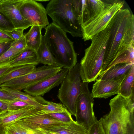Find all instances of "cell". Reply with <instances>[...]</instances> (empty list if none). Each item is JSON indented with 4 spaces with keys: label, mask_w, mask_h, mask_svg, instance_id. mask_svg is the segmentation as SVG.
<instances>
[{
    "label": "cell",
    "mask_w": 134,
    "mask_h": 134,
    "mask_svg": "<svg viewBox=\"0 0 134 134\" xmlns=\"http://www.w3.org/2000/svg\"><path fill=\"white\" fill-rule=\"evenodd\" d=\"M107 26L110 35L100 74L107 69L114 60L131 44H134V16L128 9L119 10Z\"/></svg>",
    "instance_id": "cell-1"
},
{
    "label": "cell",
    "mask_w": 134,
    "mask_h": 134,
    "mask_svg": "<svg viewBox=\"0 0 134 134\" xmlns=\"http://www.w3.org/2000/svg\"><path fill=\"white\" fill-rule=\"evenodd\" d=\"M134 96L118 94L111 99L110 111L99 120L105 134H134Z\"/></svg>",
    "instance_id": "cell-2"
},
{
    "label": "cell",
    "mask_w": 134,
    "mask_h": 134,
    "mask_svg": "<svg viewBox=\"0 0 134 134\" xmlns=\"http://www.w3.org/2000/svg\"><path fill=\"white\" fill-rule=\"evenodd\" d=\"M110 30L108 26L91 39L90 46L85 49L80 65V73L83 82L96 80L101 72Z\"/></svg>",
    "instance_id": "cell-3"
},
{
    "label": "cell",
    "mask_w": 134,
    "mask_h": 134,
    "mask_svg": "<svg viewBox=\"0 0 134 134\" xmlns=\"http://www.w3.org/2000/svg\"><path fill=\"white\" fill-rule=\"evenodd\" d=\"M44 28L46 43L55 58L57 66L69 70L73 68L77 62L73 42L68 38L66 33L52 23Z\"/></svg>",
    "instance_id": "cell-4"
},
{
    "label": "cell",
    "mask_w": 134,
    "mask_h": 134,
    "mask_svg": "<svg viewBox=\"0 0 134 134\" xmlns=\"http://www.w3.org/2000/svg\"><path fill=\"white\" fill-rule=\"evenodd\" d=\"M72 0H51L46 8L52 23L73 37H82L81 26L72 7Z\"/></svg>",
    "instance_id": "cell-5"
},
{
    "label": "cell",
    "mask_w": 134,
    "mask_h": 134,
    "mask_svg": "<svg viewBox=\"0 0 134 134\" xmlns=\"http://www.w3.org/2000/svg\"><path fill=\"white\" fill-rule=\"evenodd\" d=\"M80 63H77L68 72L60 84L57 97L71 115L76 116V103L80 93L82 81Z\"/></svg>",
    "instance_id": "cell-6"
},
{
    "label": "cell",
    "mask_w": 134,
    "mask_h": 134,
    "mask_svg": "<svg viewBox=\"0 0 134 134\" xmlns=\"http://www.w3.org/2000/svg\"><path fill=\"white\" fill-rule=\"evenodd\" d=\"M106 3L103 10L98 15L81 26L82 39L85 41L91 39L96 35L106 28L111 20L123 7L124 1H112Z\"/></svg>",
    "instance_id": "cell-7"
},
{
    "label": "cell",
    "mask_w": 134,
    "mask_h": 134,
    "mask_svg": "<svg viewBox=\"0 0 134 134\" xmlns=\"http://www.w3.org/2000/svg\"><path fill=\"white\" fill-rule=\"evenodd\" d=\"M62 69L58 66L44 65L28 74L1 84L0 87L21 91L54 75Z\"/></svg>",
    "instance_id": "cell-8"
},
{
    "label": "cell",
    "mask_w": 134,
    "mask_h": 134,
    "mask_svg": "<svg viewBox=\"0 0 134 134\" xmlns=\"http://www.w3.org/2000/svg\"><path fill=\"white\" fill-rule=\"evenodd\" d=\"M94 99L88 83L82 81L81 91L76 103V121L87 131L97 120L93 110Z\"/></svg>",
    "instance_id": "cell-9"
},
{
    "label": "cell",
    "mask_w": 134,
    "mask_h": 134,
    "mask_svg": "<svg viewBox=\"0 0 134 134\" xmlns=\"http://www.w3.org/2000/svg\"><path fill=\"white\" fill-rule=\"evenodd\" d=\"M16 121L30 131L45 130L68 123L53 118L43 110H40Z\"/></svg>",
    "instance_id": "cell-10"
},
{
    "label": "cell",
    "mask_w": 134,
    "mask_h": 134,
    "mask_svg": "<svg viewBox=\"0 0 134 134\" xmlns=\"http://www.w3.org/2000/svg\"><path fill=\"white\" fill-rule=\"evenodd\" d=\"M20 11L31 26L39 25L44 28L49 24L46 9L41 3L35 0H24Z\"/></svg>",
    "instance_id": "cell-11"
},
{
    "label": "cell",
    "mask_w": 134,
    "mask_h": 134,
    "mask_svg": "<svg viewBox=\"0 0 134 134\" xmlns=\"http://www.w3.org/2000/svg\"><path fill=\"white\" fill-rule=\"evenodd\" d=\"M24 0H0V12L8 19L15 29H26L29 22L21 15L20 9Z\"/></svg>",
    "instance_id": "cell-12"
},
{
    "label": "cell",
    "mask_w": 134,
    "mask_h": 134,
    "mask_svg": "<svg viewBox=\"0 0 134 134\" xmlns=\"http://www.w3.org/2000/svg\"><path fill=\"white\" fill-rule=\"evenodd\" d=\"M126 75L110 79H97L93 85L91 92L93 98H107L119 94L121 84Z\"/></svg>",
    "instance_id": "cell-13"
},
{
    "label": "cell",
    "mask_w": 134,
    "mask_h": 134,
    "mask_svg": "<svg viewBox=\"0 0 134 134\" xmlns=\"http://www.w3.org/2000/svg\"><path fill=\"white\" fill-rule=\"evenodd\" d=\"M69 70L62 68L54 75L24 90L25 92L33 96H43L53 88L58 86L62 82Z\"/></svg>",
    "instance_id": "cell-14"
},
{
    "label": "cell",
    "mask_w": 134,
    "mask_h": 134,
    "mask_svg": "<svg viewBox=\"0 0 134 134\" xmlns=\"http://www.w3.org/2000/svg\"><path fill=\"white\" fill-rule=\"evenodd\" d=\"M40 110H41L28 105L16 110L2 111L0 113V134H4L5 126Z\"/></svg>",
    "instance_id": "cell-15"
},
{
    "label": "cell",
    "mask_w": 134,
    "mask_h": 134,
    "mask_svg": "<svg viewBox=\"0 0 134 134\" xmlns=\"http://www.w3.org/2000/svg\"><path fill=\"white\" fill-rule=\"evenodd\" d=\"M38 64V57L36 51L26 47L4 65H9L15 67L27 65L36 66Z\"/></svg>",
    "instance_id": "cell-16"
},
{
    "label": "cell",
    "mask_w": 134,
    "mask_h": 134,
    "mask_svg": "<svg viewBox=\"0 0 134 134\" xmlns=\"http://www.w3.org/2000/svg\"><path fill=\"white\" fill-rule=\"evenodd\" d=\"M1 88L14 97L40 110H42L48 101L41 96H33L20 91L4 87Z\"/></svg>",
    "instance_id": "cell-17"
},
{
    "label": "cell",
    "mask_w": 134,
    "mask_h": 134,
    "mask_svg": "<svg viewBox=\"0 0 134 134\" xmlns=\"http://www.w3.org/2000/svg\"><path fill=\"white\" fill-rule=\"evenodd\" d=\"M47 132L55 134H87V131L81 125L74 120L69 123L45 130L31 132Z\"/></svg>",
    "instance_id": "cell-18"
},
{
    "label": "cell",
    "mask_w": 134,
    "mask_h": 134,
    "mask_svg": "<svg viewBox=\"0 0 134 134\" xmlns=\"http://www.w3.org/2000/svg\"><path fill=\"white\" fill-rule=\"evenodd\" d=\"M106 3L101 0H86V4L81 26L99 14L104 9Z\"/></svg>",
    "instance_id": "cell-19"
},
{
    "label": "cell",
    "mask_w": 134,
    "mask_h": 134,
    "mask_svg": "<svg viewBox=\"0 0 134 134\" xmlns=\"http://www.w3.org/2000/svg\"><path fill=\"white\" fill-rule=\"evenodd\" d=\"M134 64L126 63L114 65L100 74L97 79L106 80L116 77L121 75H126Z\"/></svg>",
    "instance_id": "cell-20"
},
{
    "label": "cell",
    "mask_w": 134,
    "mask_h": 134,
    "mask_svg": "<svg viewBox=\"0 0 134 134\" xmlns=\"http://www.w3.org/2000/svg\"><path fill=\"white\" fill-rule=\"evenodd\" d=\"M43 28L39 25L32 26L28 32L24 35L27 47L37 51L41 43L42 36L41 30Z\"/></svg>",
    "instance_id": "cell-21"
},
{
    "label": "cell",
    "mask_w": 134,
    "mask_h": 134,
    "mask_svg": "<svg viewBox=\"0 0 134 134\" xmlns=\"http://www.w3.org/2000/svg\"><path fill=\"white\" fill-rule=\"evenodd\" d=\"M36 52L39 64L57 66L55 58L48 49L44 35L42 36L41 44Z\"/></svg>",
    "instance_id": "cell-22"
},
{
    "label": "cell",
    "mask_w": 134,
    "mask_h": 134,
    "mask_svg": "<svg viewBox=\"0 0 134 134\" xmlns=\"http://www.w3.org/2000/svg\"><path fill=\"white\" fill-rule=\"evenodd\" d=\"M36 66L27 65L14 67L0 77V85L17 77L28 74L34 70Z\"/></svg>",
    "instance_id": "cell-23"
},
{
    "label": "cell",
    "mask_w": 134,
    "mask_h": 134,
    "mask_svg": "<svg viewBox=\"0 0 134 134\" xmlns=\"http://www.w3.org/2000/svg\"><path fill=\"white\" fill-rule=\"evenodd\" d=\"M134 65L131 67L122 82L119 94L126 98H129L134 92Z\"/></svg>",
    "instance_id": "cell-24"
},
{
    "label": "cell",
    "mask_w": 134,
    "mask_h": 134,
    "mask_svg": "<svg viewBox=\"0 0 134 134\" xmlns=\"http://www.w3.org/2000/svg\"><path fill=\"white\" fill-rule=\"evenodd\" d=\"M134 44H131L124 52L117 57L108 68L115 64L122 63L134 64Z\"/></svg>",
    "instance_id": "cell-25"
},
{
    "label": "cell",
    "mask_w": 134,
    "mask_h": 134,
    "mask_svg": "<svg viewBox=\"0 0 134 134\" xmlns=\"http://www.w3.org/2000/svg\"><path fill=\"white\" fill-rule=\"evenodd\" d=\"M86 4V0H72V7L74 13L81 26Z\"/></svg>",
    "instance_id": "cell-26"
},
{
    "label": "cell",
    "mask_w": 134,
    "mask_h": 134,
    "mask_svg": "<svg viewBox=\"0 0 134 134\" xmlns=\"http://www.w3.org/2000/svg\"><path fill=\"white\" fill-rule=\"evenodd\" d=\"M42 110L48 113H62L68 110L63 104L55 103L52 102L47 101L44 105Z\"/></svg>",
    "instance_id": "cell-27"
},
{
    "label": "cell",
    "mask_w": 134,
    "mask_h": 134,
    "mask_svg": "<svg viewBox=\"0 0 134 134\" xmlns=\"http://www.w3.org/2000/svg\"><path fill=\"white\" fill-rule=\"evenodd\" d=\"M22 52L16 50L10 46L8 50L0 56V66H5L6 64Z\"/></svg>",
    "instance_id": "cell-28"
},
{
    "label": "cell",
    "mask_w": 134,
    "mask_h": 134,
    "mask_svg": "<svg viewBox=\"0 0 134 134\" xmlns=\"http://www.w3.org/2000/svg\"><path fill=\"white\" fill-rule=\"evenodd\" d=\"M0 101L7 104L8 106V109L9 110H16L25 107L30 105L16 98L12 100L0 99Z\"/></svg>",
    "instance_id": "cell-29"
},
{
    "label": "cell",
    "mask_w": 134,
    "mask_h": 134,
    "mask_svg": "<svg viewBox=\"0 0 134 134\" xmlns=\"http://www.w3.org/2000/svg\"><path fill=\"white\" fill-rule=\"evenodd\" d=\"M48 114L53 118L65 123H69L74 120L71 114L68 110L62 113H50Z\"/></svg>",
    "instance_id": "cell-30"
},
{
    "label": "cell",
    "mask_w": 134,
    "mask_h": 134,
    "mask_svg": "<svg viewBox=\"0 0 134 134\" xmlns=\"http://www.w3.org/2000/svg\"><path fill=\"white\" fill-rule=\"evenodd\" d=\"M14 29L13 25L8 19L0 12V30L5 32L9 31Z\"/></svg>",
    "instance_id": "cell-31"
},
{
    "label": "cell",
    "mask_w": 134,
    "mask_h": 134,
    "mask_svg": "<svg viewBox=\"0 0 134 134\" xmlns=\"http://www.w3.org/2000/svg\"><path fill=\"white\" fill-rule=\"evenodd\" d=\"M10 46L19 51L22 52L27 47L24 35L18 40L13 41Z\"/></svg>",
    "instance_id": "cell-32"
},
{
    "label": "cell",
    "mask_w": 134,
    "mask_h": 134,
    "mask_svg": "<svg viewBox=\"0 0 134 134\" xmlns=\"http://www.w3.org/2000/svg\"><path fill=\"white\" fill-rule=\"evenodd\" d=\"M87 134H105L99 120H98L90 127Z\"/></svg>",
    "instance_id": "cell-33"
},
{
    "label": "cell",
    "mask_w": 134,
    "mask_h": 134,
    "mask_svg": "<svg viewBox=\"0 0 134 134\" xmlns=\"http://www.w3.org/2000/svg\"><path fill=\"white\" fill-rule=\"evenodd\" d=\"M24 30L23 29L14 28L11 31L6 32L12 38L13 41H15L18 40L24 35Z\"/></svg>",
    "instance_id": "cell-34"
},
{
    "label": "cell",
    "mask_w": 134,
    "mask_h": 134,
    "mask_svg": "<svg viewBox=\"0 0 134 134\" xmlns=\"http://www.w3.org/2000/svg\"><path fill=\"white\" fill-rule=\"evenodd\" d=\"M16 98L0 87V99L12 100Z\"/></svg>",
    "instance_id": "cell-35"
},
{
    "label": "cell",
    "mask_w": 134,
    "mask_h": 134,
    "mask_svg": "<svg viewBox=\"0 0 134 134\" xmlns=\"http://www.w3.org/2000/svg\"><path fill=\"white\" fill-rule=\"evenodd\" d=\"M20 134H30L28 131L17 121L12 124Z\"/></svg>",
    "instance_id": "cell-36"
},
{
    "label": "cell",
    "mask_w": 134,
    "mask_h": 134,
    "mask_svg": "<svg viewBox=\"0 0 134 134\" xmlns=\"http://www.w3.org/2000/svg\"><path fill=\"white\" fill-rule=\"evenodd\" d=\"M12 41V38L6 32L0 30V43Z\"/></svg>",
    "instance_id": "cell-37"
},
{
    "label": "cell",
    "mask_w": 134,
    "mask_h": 134,
    "mask_svg": "<svg viewBox=\"0 0 134 134\" xmlns=\"http://www.w3.org/2000/svg\"><path fill=\"white\" fill-rule=\"evenodd\" d=\"M4 134H20L17 131L14 126L12 124H11L5 127Z\"/></svg>",
    "instance_id": "cell-38"
},
{
    "label": "cell",
    "mask_w": 134,
    "mask_h": 134,
    "mask_svg": "<svg viewBox=\"0 0 134 134\" xmlns=\"http://www.w3.org/2000/svg\"><path fill=\"white\" fill-rule=\"evenodd\" d=\"M13 41L0 43V56L8 50L10 47Z\"/></svg>",
    "instance_id": "cell-39"
},
{
    "label": "cell",
    "mask_w": 134,
    "mask_h": 134,
    "mask_svg": "<svg viewBox=\"0 0 134 134\" xmlns=\"http://www.w3.org/2000/svg\"><path fill=\"white\" fill-rule=\"evenodd\" d=\"M14 67L9 65L0 66V77L9 72Z\"/></svg>",
    "instance_id": "cell-40"
},
{
    "label": "cell",
    "mask_w": 134,
    "mask_h": 134,
    "mask_svg": "<svg viewBox=\"0 0 134 134\" xmlns=\"http://www.w3.org/2000/svg\"><path fill=\"white\" fill-rule=\"evenodd\" d=\"M8 106L5 103L0 101V109L4 111L8 109Z\"/></svg>",
    "instance_id": "cell-41"
},
{
    "label": "cell",
    "mask_w": 134,
    "mask_h": 134,
    "mask_svg": "<svg viewBox=\"0 0 134 134\" xmlns=\"http://www.w3.org/2000/svg\"><path fill=\"white\" fill-rule=\"evenodd\" d=\"M35 1H40V2H46L49 1V0H35Z\"/></svg>",
    "instance_id": "cell-42"
},
{
    "label": "cell",
    "mask_w": 134,
    "mask_h": 134,
    "mask_svg": "<svg viewBox=\"0 0 134 134\" xmlns=\"http://www.w3.org/2000/svg\"><path fill=\"white\" fill-rule=\"evenodd\" d=\"M2 111L0 109V113Z\"/></svg>",
    "instance_id": "cell-43"
}]
</instances>
